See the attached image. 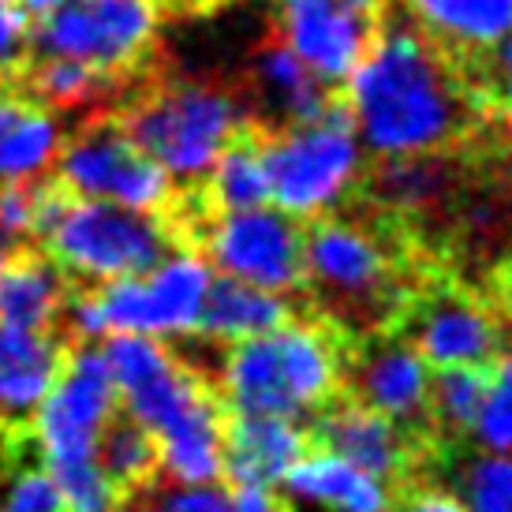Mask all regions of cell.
<instances>
[{
  "instance_id": "1",
  "label": "cell",
  "mask_w": 512,
  "mask_h": 512,
  "mask_svg": "<svg viewBox=\"0 0 512 512\" xmlns=\"http://www.w3.org/2000/svg\"><path fill=\"white\" fill-rule=\"evenodd\" d=\"M359 143L374 157L460 150L494 120L460 60L408 15L385 12L382 34L344 83Z\"/></svg>"
},
{
  "instance_id": "2",
  "label": "cell",
  "mask_w": 512,
  "mask_h": 512,
  "mask_svg": "<svg viewBox=\"0 0 512 512\" xmlns=\"http://www.w3.org/2000/svg\"><path fill=\"white\" fill-rule=\"evenodd\" d=\"M348 333L322 314H296L285 326L225 344L214 389L225 412L311 419L344 393Z\"/></svg>"
},
{
  "instance_id": "3",
  "label": "cell",
  "mask_w": 512,
  "mask_h": 512,
  "mask_svg": "<svg viewBox=\"0 0 512 512\" xmlns=\"http://www.w3.org/2000/svg\"><path fill=\"white\" fill-rule=\"evenodd\" d=\"M135 143L172 176L176 191H195L210 176L228 139L251 120L243 94L202 79H169L120 109Z\"/></svg>"
},
{
  "instance_id": "4",
  "label": "cell",
  "mask_w": 512,
  "mask_h": 512,
  "mask_svg": "<svg viewBox=\"0 0 512 512\" xmlns=\"http://www.w3.org/2000/svg\"><path fill=\"white\" fill-rule=\"evenodd\" d=\"M210 281L214 266L206 255L191 243H180L146 273L79 288L72 326L90 341H101L105 333H143L157 341L187 337L199 326Z\"/></svg>"
},
{
  "instance_id": "5",
  "label": "cell",
  "mask_w": 512,
  "mask_h": 512,
  "mask_svg": "<svg viewBox=\"0 0 512 512\" xmlns=\"http://www.w3.org/2000/svg\"><path fill=\"white\" fill-rule=\"evenodd\" d=\"M262 157L270 176V202L296 221L337 210L359 191L363 143L348 98H337L322 116L288 128H262Z\"/></svg>"
},
{
  "instance_id": "6",
  "label": "cell",
  "mask_w": 512,
  "mask_h": 512,
  "mask_svg": "<svg viewBox=\"0 0 512 512\" xmlns=\"http://www.w3.org/2000/svg\"><path fill=\"white\" fill-rule=\"evenodd\" d=\"M180 243H187L184 232L169 214L72 195L42 232L38 247L57 258L75 285H105L146 273Z\"/></svg>"
},
{
  "instance_id": "7",
  "label": "cell",
  "mask_w": 512,
  "mask_h": 512,
  "mask_svg": "<svg viewBox=\"0 0 512 512\" xmlns=\"http://www.w3.org/2000/svg\"><path fill=\"white\" fill-rule=\"evenodd\" d=\"M389 329H397L427 359L430 370L494 363L505 348H512V329L483 288L434 262L419 270Z\"/></svg>"
},
{
  "instance_id": "8",
  "label": "cell",
  "mask_w": 512,
  "mask_h": 512,
  "mask_svg": "<svg viewBox=\"0 0 512 512\" xmlns=\"http://www.w3.org/2000/svg\"><path fill=\"white\" fill-rule=\"evenodd\" d=\"M165 0H64L30 27L27 57L83 60L120 79L150 68Z\"/></svg>"
},
{
  "instance_id": "9",
  "label": "cell",
  "mask_w": 512,
  "mask_h": 512,
  "mask_svg": "<svg viewBox=\"0 0 512 512\" xmlns=\"http://www.w3.org/2000/svg\"><path fill=\"white\" fill-rule=\"evenodd\" d=\"M49 172L79 199H109L154 214H169L176 202L172 176L131 139L116 113L90 116L83 128L60 139Z\"/></svg>"
},
{
  "instance_id": "10",
  "label": "cell",
  "mask_w": 512,
  "mask_h": 512,
  "mask_svg": "<svg viewBox=\"0 0 512 512\" xmlns=\"http://www.w3.org/2000/svg\"><path fill=\"white\" fill-rule=\"evenodd\" d=\"M187 243L199 247L217 273L240 277L247 285L296 299L307 288L303 266V221L285 210L251 206L191 221Z\"/></svg>"
},
{
  "instance_id": "11",
  "label": "cell",
  "mask_w": 512,
  "mask_h": 512,
  "mask_svg": "<svg viewBox=\"0 0 512 512\" xmlns=\"http://www.w3.org/2000/svg\"><path fill=\"white\" fill-rule=\"evenodd\" d=\"M116 412V385L98 341H72L57 378L30 423L38 430L49 468L98 460L101 430Z\"/></svg>"
},
{
  "instance_id": "12",
  "label": "cell",
  "mask_w": 512,
  "mask_h": 512,
  "mask_svg": "<svg viewBox=\"0 0 512 512\" xmlns=\"http://www.w3.org/2000/svg\"><path fill=\"white\" fill-rule=\"evenodd\" d=\"M344 393L374 412L389 415L415 438L438 445L430 419V367L397 329L348 333Z\"/></svg>"
},
{
  "instance_id": "13",
  "label": "cell",
  "mask_w": 512,
  "mask_h": 512,
  "mask_svg": "<svg viewBox=\"0 0 512 512\" xmlns=\"http://www.w3.org/2000/svg\"><path fill=\"white\" fill-rule=\"evenodd\" d=\"M307 434L314 449L344 456L356 468L393 483L397 490L419 483L438 460V445L408 434L389 415L359 404L348 393L329 400L322 412H314L307 419Z\"/></svg>"
},
{
  "instance_id": "14",
  "label": "cell",
  "mask_w": 512,
  "mask_h": 512,
  "mask_svg": "<svg viewBox=\"0 0 512 512\" xmlns=\"http://www.w3.org/2000/svg\"><path fill=\"white\" fill-rule=\"evenodd\" d=\"M385 0H277V34L318 79L344 86L378 42Z\"/></svg>"
},
{
  "instance_id": "15",
  "label": "cell",
  "mask_w": 512,
  "mask_h": 512,
  "mask_svg": "<svg viewBox=\"0 0 512 512\" xmlns=\"http://www.w3.org/2000/svg\"><path fill=\"white\" fill-rule=\"evenodd\" d=\"M344 94V86H329L326 79L303 64L285 45V38L273 30L266 42L255 45L247 60V90L243 105L258 128H288V124H307L322 116L333 101Z\"/></svg>"
},
{
  "instance_id": "16",
  "label": "cell",
  "mask_w": 512,
  "mask_h": 512,
  "mask_svg": "<svg viewBox=\"0 0 512 512\" xmlns=\"http://www.w3.org/2000/svg\"><path fill=\"white\" fill-rule=\"evenodd\" d=\"M311 449L314 445L303 419L225 412V423H221V464H225L221 479H225V486H277L285 479V471Z\"/></svg>"
},
{
  "instance_id": "17",
  "label": "cell",
  "mask_w": 512,
  "mask_h": 512,
  "mask_svg": "<svg viewBox=\"0 0 512 512\" xmlns=\"http://www.w3.org/2000/svg\"><path fill=\"white\" fill-rule=\"evenodd\" d=\"M277 490L285 494L292 512H393L400 498L393 483L326 449H311L303 460H296L277 483Z\"/></svg>"
},
{
  "instance_id": "18",
  "label": "cell",
  "mask_w": 512,
  "mask_h": 512,
  "mask_svg": "<svg viewBox=\"0 0 512 512\" xmlns=\"http://www.w3.org/2000/svg\"><path fill=\"white\" fill-rule=\"evenodd\" d=\"M72 292L75 281L38 243H27L8 262H0V322L8 326L45 329V333L68 337L64 318H68Z\"/></svg>"
},
{
  "instance_id": "19",
  "label": "cell",
  "mask_w": 512,
  "mask_h": 512,
  "mask_svg": "<svg viewBox=\"0 0 512 512\" xmlns=\"http://www.w3.org/2000/svg\"><path fill=\"white\" fill-rule=\"evenodd\" d=\"M68 344L64 333L0 322V419H30L38 412Z\"/></svg>"
},
{
  "instance_id": "20",
  "label": "cell",
  "mask_w": 512,
  "mask_h": 512,
  "mask_svg": "<svg viewBox=\"0 0 512 512\" xmlns=\"http://www.w3.org/2000/svg\"><path fill=\"white\" fill-rule=\"evenodd\" d=\"M60 150L57 113L15 79H0V180L49 172Z\"/></svg>"
},
{
  "instance_id": "21",
  "label": "cell",
  "mask_w": 512,
  "mask_h": 512,
  "mask_svg": "<svg viewBox=\"0 0 512 512\" xmlns=\"http://www.w3.org/2000/svg\"><path fill=\"white\" fill-rule=\"evenodd\" d=\"M296 314V299L266 292V288L258 285H247V281L228 277V273H214L195 333L206 337V341L232 344L243 341V337H258V333H270V329L285 326L288 318H296Z\"/></svg>"
},
{
  "instance_id": "22",
  "label": "cell",
  "mask_w": 512,
  "mask_h": 512,
  "mask_svg": "<svg viewBox=\"0 0 512 512\" xmlns=\"http://www.w3.org/2000/svg\"><path fill=\"white\" fill-rule=\"evenodd\" d=\"M404 12L456 60L494 49L512 30V0H404Z\"/></svg>"
},
{
  "instance_id": "23",
  "label": "cell",
  "mask_w": 512,
  "mask_h": 512,
  "mask_svg": "<svg viewBox=\"0 0 512 512\" xmlns=\"http://www.w3.org/2000/svg\"><path fill=\"white\" fill-rule=\"evenodd\" d=\"M98 464L124 505V498H131L135 490L150 486L161 475V449H157L154 434L116 404V412L101 430Z\"/></svg>"
},
{
  "instance_id": "24",
  "label": "cell",
  "mask_w": 512,
  "mask_h": 512,
  "mask_svg": "<svg viewBox=\"0 0 512 512\" xmlns=\"http://www.w3.org/2000/svg\"><path fill=\"white\" fill-rule=\"evenodd\" d=\"M434 464H449V486L464 512H512V453L475 445H441Z\"/></svg>"
},
{
  "instance_id": "25",
  "label": "cell",
  "mask_w": 512,
  "mask_h": 512,
  "mask_svg": "<svg viewBox=\"0 0 512 512\" xmlns=\"http://www.w3.org/2000/svg\"><path fill=\"white\" fill-rule=\"evenodd\" d=\"M490 374H494V363L430 370V419H434L438 445H464L468 441L475 415L483 408Z\"/></svg>"
},
{
  "instance_id": "26",
  "label": "cell",
  "mask_w": 512,
  "mask_h": 512,
  "mask_svg": "<svg viewBox=\"0 0 512 512\" xmlns=\"http://www.w3.org/2000/svg\"><path fill=\"white\" fill-rule=\"evenodd\" d=\"M120 512H236L225 483H172L157 475L154 483L124 498Z\"/></svg>"
},
{
  "instance_id": "27",
  "label": "cell",
  "mask_w": 512,
  "mask_h": 512,
  "mask_svg": "<svg viewBox=\"0 0 512 512\" xmlns=\"http://www.w3.org/2000/svg\"><path fill=\"white\" fill-rule=\"evenodd\" d=\"M468 445L483 453H512V348L494 359V374L468 434Z\"/></svg>"
},
{
  "instance_id": "28",
  "label": "cell",
  "mask_w": 512,
  "mask_h": 512,
  "mask_svg": "<svg viewBox=\"0 0 512 512\" xmlns=\"http://www.w3.org/2000/svg\"><path fill=\"white\" fill-rule=\"evenodd\" d=\"M460 68L471 79L475 94L483 98L486 113L494 120H512V30L494 49L460 60Z\"/></svg>"
},
{
  "instance_id": "29",
  "label": "cell",
  "mask_w": 512,
  "mask_h": 512,
  "mask_svg": "<svg viewBox=\"0 0 512 512\" xmlns=\"http://www.w3.org/2000/svg\"><path fill=\"white\" fill-rule=\"evenodd\" d=\"M393 512H464V505H460V498H456L453 490L419 479V483L400 490L397 509Z\"/></svg>"
},
{
  "instance_id": "30",
  "label": "cell",
  "mask_w": 512,
  "mask_h": 512,
  "mask_svg": "<svg viewBox=\"0 0 512 512\" xmlns=\"http://www.w3.org/2000/svg\"><path fill=\"white\" fill-rule=\"evenodd\" d=\"M228 490H232L236 512H292L288 509L285 494H281L277 486L243 483V486H228Z\"/></svg>"
},
{
  "instance_id": "31",
  "label": "cell",
  "mask_w": 512,
  "mask_h": 512,
  "mask_svg": "<svg viewBox=\"0 0 512 512\" xmlns=\"http://www.w3.org/2000/svg\"><path fill=\"white\" fill-rule=\"evenodd\" d=\"M486 296L498 307V314L505 318V326L512 329V255L498 258L494 270H490V285H486Z\"/></svg>"
},
{
  "instance_id": "32",
  "label": "cell",
  "mask_w": 512,
  "mask_h": 512,
  "mask_svg": "<svg viewBox=\"0 0 512 512\" xmlns=\"http://www.w3.org/2000/svg\"><path fill=\"white\" fill-rule=\"evenodd\" d=\"M165 4H169V8H172V4H180V0H165ZM199 4H206V0H199Z\"/></svg>"
}]
</instances>
